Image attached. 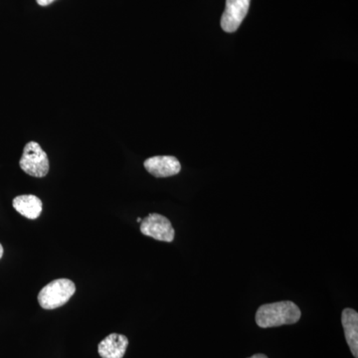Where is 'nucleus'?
Wrapping results in <instances>:
<instances>
[{
	"label": "nucleus",
	"instance_id": "1",
	"mask_svg": "<svg viewBox=\"0 0 358 358\" xmlns=\"http://www.w3.org/2000/svg\"><path fill=\"white\" fill-rule=\"evenodd\" d=\"M301 317V310L293 301H278L261 306L258 308L256 324L262 329H268L296 324Z\"/></svg>",
	"mask_w": 358,
	"mask_h": 358
},
{
	"label": "nucleus",
	"instance_id": "2",
	"mask_svg": "<svg viewBox=\"0 0 358 358\" xmlns=\"http://www.w3.org/2000/svg\"><path fill=\"white\" fill-rule=\"evenodd\" d=\"M76 292V286L69 279L54 280L38 294L39 305L44 310H54L64 306Z\"/></svg>",
	"mask_w": 358,
	"mask_h": 358
},
{
	"label": "nucleus",
	"instance_id": "3",
	"mask_svg": "<svg viewBox=\"0 0 358 358\" xmlns=\"http://www.w3.org/2000/svg\"><path fill=\"white\" fill-rule=\"evenodd\" d=\"M20 164L24 173L34 178H44L49 171L48 157L35 141H30L25 145Z\"/></svg>",
	"mask_w": 358,
	"mask_h": 358
},
{
	"label": "nucleus",
	"instance_id": "4",
	"mask_svg": "<svg viewBox=\"0 0 358 358\" xmlns=\"http://www.w3.org/2000/svg\"><path fill=\"white\" fill-rule=\"evenodd\" d=\"M141 232L145 236L164 242H173L176 235L171 221L157 213L150 214L148 217L143 219Z\"/></svg>",
	"mask_w": 358,
	"mask_h": 358
},
{
	"label": "nucleus",
	"instance_id": "5",
	"mask_svg": "<svg viewBox=\"0 0 358 358\" xmlns=\"http://www.w3.org/2000/svg\"><path fill=\"white\" fill-rule=\"evenodd\" d=\"M251 0H226L225 10L221 18V27L225 32L237 31L248 13Z\"/></svg>",
	"mask_w": 358,
	"mask_h": 358
},
{
	"label": "nucleus",
	"instance_id": "6",
	"mask_svg": "<svg viewBox=\"0 0 358 358\" xmlns=\"http://www.w3.org/2000/svg\"><path fill=\"white\" fill-rule=\"evenodd\" d=\"M145 169L155 178H169L180 173L181 164L176 157L171 155H159L145 160Z\"/></svg>",
	"mask_w": 358,
	"mask_h": 358
},
{
	"label": "nucleus",
	"instance_id": "7",
	"mask_svg": "<svg viewBox=\"0 0 358 358\" xmlns=\"http://www.w3.org/2000/svg\"><path fill=\"white\" fill-rule=\"evenodd\" d=\"M128 345L129 339L127 336L110 334L101 341L98 346V352L102 358H122Z\"/></svg>",
	"mask_w": 358,
	"mask_h": 358
},
{
	"label": "nucleus",
	"instance_id": "8",
	"mask_svg": "<svg viewBox=\"0 0 358 358\" xmlns=\"http://www.w3.org/2000/svg\"><path fill=\"white\" fill-rule=\"evenodd\" d=\"M341 324L346 343L350 346L353 357H358V313L352 308H345L341 313Z\"/></svg>",
	"mask_w": 358,
	"mask_h": 358
},
{
	"label": "nucleus",
	"instance_id": "9",
	"mask_svg": "<svg viewBox=\"0 0 358 358\" xmlns=\"http://www.w3.org/2000/svg\"><path fill=\"white\" fill-rule=\"evenodd\" d=\"M13 207L18 213L28 219H37L43 210L41 199L35 195H20L13 199Z\"/></svg>",
	"mask_w": 358,
	"mask_h": 358
},
{
	"label": "nucleus",
	"instance_id": "10",
	"mask_svg": "<svg viewBox=\"0 0 358 358\" xmlns=\"http://www.w3.org/2000/svg\"><path fill=\"white\" fill-rule=\"evenodd\" d=\"M36 1L40 6H50V4L53 3L55 0H36Z\"/></svg>",
	"mask_w": 358,
	"mask_h": 358
},
{
	"label": "nucleus",
	"instance_id": "11",
	"mask_svg": "<svg viewBox=\"0 0 358 358\" xmlns=\"http://www.w3.org/2000/svg\"><path fill=\"white\" fill-rule=\"evenodd\" d=\"M249 358H268L267 355H262V353H259V355H253V357Z\"/></svg>",
	"mask_w": 358,
	"mask_h": 358
},
{
	"label": "nucleus",
	"instance_id": "12",
	"mask_svg": "<svg viewBox=\"0 0 358 358\" xmlns=\"http://www.w3.org/2000/svg\"><path fill=\"white\" fill-rule=\"evenodd\" d=\"M2 256H3V247L0 244V259L2 258Z\"/></svg>",
	"mask_w": 358,
	"mask_h": 358
},
{
	"label": "nucleus",
	"instance_id": "13",
	"mask_svg": "<svg viewBox=\"0 0 358 358\" xmlns=\"http://www.w3.org/2000/svg\"><path fill=\"white\" fill-rule=\"evenodd\" d=\"M136 221H138V222H141V221H143V219L138 218V219H136Z\"/></svg>",
	"mask_w": 358,
	"mask_h": 358
}]
</instances>
